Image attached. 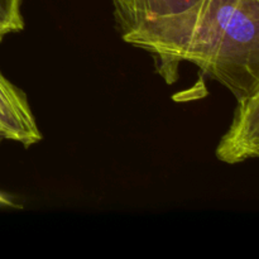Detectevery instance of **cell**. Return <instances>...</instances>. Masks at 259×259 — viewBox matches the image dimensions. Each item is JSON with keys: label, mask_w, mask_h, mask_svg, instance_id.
<instances>
[{"label": "cell", "mask_w": 259, "mask_h": 259, "mask_svg": "<svg viewBox=\"0 0 259 259\" xmlns=\"http://www.w3.org/2000/svg\"><path fill=\"white\" fill-rule=\"evenodd\" d=\"M136 47L153 56L167 83L190 62L240 103L259 89V0H202Z\"/></svg>", "instance_id": "obj_1"}, {"label": "cell", "mask_w": 259, "mask_h": 259, "mask_svg": "<svg viewBox=\"0 0 259 259\" xmlns=\"http://www.w3.org/2000/svg\"><path fill=\"white\" fill-rule=\"evenodd\" d=\"M202 0H111L116 27L121 38L132 46L163 27L166 23L191 12Z\"/></svg>", "instance_id": "obj_2"}, {"label": "cell", "mask_w": 259, "mask_h": 259, "mask_svg": "<svg viewBox=\"0 0 259 259\" xmlns=\"http://www.w3.org/2000/svg\"><path fill=\"white\" fill-rule=\"evenodd\" d=\"M215 154L228 164L259 159V89L237 104L232 124L220 139Z\"/></svg>", "instance_id": "obj_3"}, {"label": "cell", "mask_w": 259, "mask_h": 259, "mask_svg": "<svg viewBox=\"0 0 259 259\" xmlns=\"http://www.w3.org/2000/svg\"><path fill=\"white\" fill-rule=\"evenodd\" d=\"M42 138L27 95L0 72V144L17 142L29 148Z\"/></svg>", "instance_id": "obj_4"}, {"label": "cell", "mask_w": 259, "mask_h": 259, "mask_svg": "<svg viewBox=\"0 0 259 259\" xmlns=\"http://www.w3.org/2000/svg\"><path fill=\"white\" fill-rule=\"evenodd\" d=\"M22 3L23 0H0V43L7 35L24 29Z\"/></svg>", "instance_id": "obj_5"}, {"label": "cell", "mask_w": 259, "mask_h": 259, "mask_svg": "<svg viewBox=\"0 0 259 259\" xmlns=\"http://www.w3.org/2000/svg\"><path fill=\"white\" fill-rule=\"evenodd\" d=\"M0 207H20L17 202L14 201L12 196H9L5 192L0 191Z\"/></svg>", "instance_id": "obj_6"}]
</instances>
